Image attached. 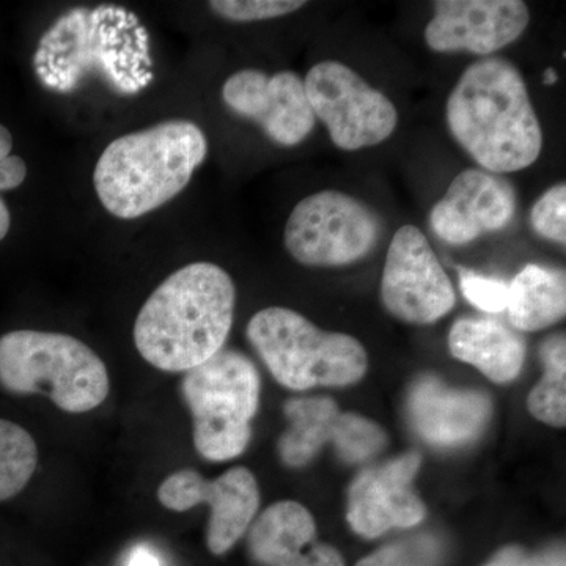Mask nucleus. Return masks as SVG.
Returning <instances> with one entry per match:
<instances>
[{
	"label": "nucleus",
	"mask_w": 566,
	"mask_h": 566,
	"mask_svg": "<svg viewBox=\"0 0 566 566\" xmlns=\"http://www.w3.org/2000/svg\"><path fill=\"white\" fill-rule=\"evenodd\" d=\"M237 289L218 264L175 271L142 305L134 345L142 359L167 374H186L223 349L233 326Z\"/></svg>",
	"instance_id": "obj_1"
},
{
	"label": "nucleus",
	"mask_w": 566,
	"mask_h": 566,
	"mask_svg": "<svg viewBox=\"0 0 566 566\" xmlns=\"http://www.w3.org/2000/svg\"><path fill=\"white\" fill-rule=\"evenodd\" d=\"M446 122L485 172H520L542 155V126L526 82L505 59L483 57L463 71L447 99Z\"/></svg>",
	"instance_id": "obj_2"
},
{
	"label": "nucleus",
	"mask_w": 566,
	"mask_h": 566,
	"mask_svg": "<svg viewBox=\"0 0 566 566\" xmlns=\"http://www.w3.org/2000/svg\"><path fill=\"white\" fill-rule=\"evenodd\" d=\"M207 155V136L196 123L161 122L111 142L93 186L106 211L132 221L175 199Z\"/></svg>",
	"instance_id": "obj_3"
},
{
	"label": "nucleus",
	"mask_w": 566,
	"mask_h": 566,
	"mask_svg": "<svg viewBox=\"0 0 566 566\" xmlns=\"http://www.w3.org/2000/svg\"><path fill=\"white\" fill-rule=\"evenodd\" d=\"M120 7L70 11L48 31L35 54L36 73L52 91L71 92L87 73L102 74L115 92L133 95L153 81L148 39Z\"/></svg>",
	"instance_id": "obj_4"
},
{
	"label": "nucleus",
	"mask_w": 566,
	"mask_h": 566,
	"mask_svg": "<svg viewBox=\"0 0 566 566\" xmlns=\"http://www.w3.org/2000/svg\"><path fill=\"white\" fill-rule=\"evenodd\" d=\"M106 364L76 337L14 329L0 335V392L43 395L69 415H85L109 395Z\"/></svg>",
	"instance_id": "obj_5"
},
{
	"label": "nucleus",
	"mask_w": 566,
	"mask_h": 566,
	"mask_svg": "<svg viewBox=\"0 0 566 566\" xmlns=\"http://www.w3.org/2000/svg\"><path fill=\"white\" fill-rule=\"evenodd\" d=\"M245 335L275 381L286 389L352 386L367 374L368 356L359 340L318 329L292 308L256 312Z\"/></svg>",
	"instance_id": "obj_6"
},
{
	"label": "nucleus",
	"mask_w": 566,
	"mask_h": 566,
	"mask_svg": "<svg viewBox=\"0 0 566 566\" xmlns=\"http://www.w3.org/2000/svg\"><path fill=\"white\" fill-rule=\"evenodd\" d=\"M262 379L243 353L221 349L186 371L180 392L192 417V439L199 455L212 463L243 455L252 438Z\"/></svg>",
	"instance_id": "obj_7"
},
{
	"label": "nucleus",
	"mask_w": 566,
	"mask_h": 566,
	"mask_svg": "<svg viewBox=\"0 0 566 566\" xmlns=\"http://www.w3.org/2000/svg\"><path fill=\"white\" fill-rule=\"evenodd\" d=\"M381 221L349 193H312L293 208L283 243L304 266H346L365 259L379 241Z\"/></svg>",
	"instance_id": "obj_8"
},
{
	"label": "nucleus",
	"mask_w": 566,
	"mask_h": 566,
	"mask_svg": "<svg viewBox=\"0 0 566 566\" xmlns=\"http://www.w3.org/2000/svg\"><path fill=\"white\" fill-rule=\"evenodd\" d=\"M304 85L315 118L326 125L331 140L340 150L375 147L397 129L395 104L345 63H316Z\"/></svg>",
	"instance_id": "obj_9"
},
{
	"label": "nucleus",
	"mask_w": 566,
	"mask_h": 566,
	"mask_svg": "<svg viewBox=\"0 0 566 566\" xmlns=\"http://www.w3.org/2000/svg\"><path fill=\"white\" fill-rule=\"evenodd\" d=\"M289 430L279 439V457L289 468L311 463L333 444L348 464L364 463L386 447L385 430L367 417L342 412L329 397L292 398L283 405Z\"/></svg>",
	"instance_id": "obj_10"
},
{
	"label": "nucleus",
	"mask_w": 566,
	"mask_h": 566,
	"mask_svg": "<svg viewBox=\"0 0 566 566\" xmlns=\"http://www.w3.org/2000/svg\"><path fill=\"white\" fill-rule=\"evenodd\" d=\"M389 314L411 324H431L452 312L457 293L427 237L415 226L394 234L381 279Z\"/></svg>",
	"instance_id": "obj_11"
},
{
	"label": "nucleus",
	"mask_w": 566,
	"mask_h": 566,
	"mask_svg": "<svg viewBox=\"0 0 566 566\" xmlns=\"http://www.w3.org/2000/svg\"><path fill=\"white\" fill-rule=\"evenodd\" d=\"M158 501L172 512L210 505L207 546L214 556H223L252 526L260 509V490L255 475L243 465L223 472L216 480L203 479L193 469H182L159 485Z\"/></svg>",
	"instance_id": "obj_12"
},
{
	"label": "nucleus",
	"mask_w": 566,
	"mask_h": 566,
	"mask_svg": "<svg viewBox=\"0 0 566 566\" xmlns=\"http://www.w3.org/2000/svg\"><path fill=\"white\" fill-rule=\"evenodd\" d=\"M222 99L233 114L255 122L282 147H296L316 125L304 81L293 71L273 76L259 70L237 71L223 84Z\"/></svg>",
	"instance_id": "obj_13"
},
{
	"label": "nucleus",
	"mask_w": 566,
	"mask_h": 566,
	"mask_svg": "<svg viewBox=\"0 0 566 566\" xmlns=\"http://www.w3.org/2000/svg\"><path fill=\"white\" fill-rule=\"evenodd\" d=\"M433 10L424 41L434 52L490 57L515 43L531 22V11L521 0H438Z\"/></svg>",
	"instance_id": "obj_14"
},
{
	"label": "nucleus",
	"mask_w": 566,
	"mask_h": 566,
	"mask_svg": "<svg viewBox=\"0 0 566 566\" xmlns=\"http://www.w3.org/2000/svg\"><path fill=\"white\" fill-rule=\"evenodd\" d=\"M422 457L411 452L365 469L348 491L349 526L365 538H378L392 528L422 523L427 510L412 490Z\"/></svg>",
	"instance_id": "obj_15"
},
{
	"label": "nucleus",
	"mask_w": 566,
	"mask_h": 566,
	"mask_svg": "<svg viewBox=\"0 0 566 566\" xmlns=\"http://www.w3.org/2000/svg\"><path fill=\"white\" fill-rule=\"evenodd\" d=\"M516 193L499 175L465 169L430 212V227L446 243L464 245L504 230L515 218Z\"/></svg>",
	"instance_id": "obj_16"
},
{
	"label": "nucleus",
	"mask_w": 566,
	"mask_h": 566,
	"mask_svg": "<svg viewBox=\"0 0 566 566\" xmlns=\"http://www.w3.org/2000/svg\"><path fill=\"white\" fill-rule=\"evenodd\" d=\"M249 553L262 566H345L337 549L316 539L312 513L294 501L268 506L249 527Z\"/></svg>",
	"instance_id": "obj_17"
},
{
	"label": "nucleus",
	"mask_w": 566,
	"mask_h": 566,
	"mask_svg": "<svg viewBox=\"0 0 566 566\" xmlns=\"http://www.w3.org/2000/svg\"><path fill=\"white\" fill-rule=\"evenodd\" d=\"M408 416L423 441L438 447L460 446L485 430L491 401L485 394L450 389L427 376L409 392Z\"/></svg>",
	"instance_id": "obj_18"
},
{
	"label": "nucleus",
	"mask_w": 566,
	"mask_h": 566,
	"mask_svg": "<svg viewBox=\"0 0 566 566\" xmlns=\"http://www.w3.org/2000/svg\"><path fill=\"white\" fill-rule=\"evenodd\" d=\"M449 348L458 360L474 365L499 385L513 381L526 359L523 338L491 318L458 319L450 329Z\"/></svg>",
	"instance_id": "obj_19"
},
{
	"label": "nucleus",
	"mask_w": 566,
	"mask_h": 566,
	"mask_svg": "<svg viewBox=\"0 0 566 566\" xmlns=\"http://www.w3.org/2000/svg\"><path fill=\"white\" fill-rule=\"evenodd\" d=\"M509 319L523 333L546 329L566 314V279L564 271L539 264H527L509 283Z\"/></svg>",
	"instance_id": "obj_20"
},
{
	"label": "nucleus",
	"mask_w": 566,
	"mask_h": 566,
	"mask_svg": "<svg viewBox=\"0 0 566 566\" xmlns=\"http://www.w3.org/2000/svg\"><path fill=\"white\" fill-rule=\"evenodd\" d=\"M39 468V444L28 428L0 416V505L20 497Z\"/></svg>",
	"instance_id": "obj_21"
},
{
	"label": "nucleus",
	"mask_w": 566,
	"mask_h": 566,
	"mask_svg": "<svg viewBox=\"0 0 566 566\" xmlns=\"http://www.w3.org/2000/svg\"><path fill=\"white\" fill-rule=\"evenodd\" d=\"M545 375L528 394V411L539 422L564 428L566 423L565 335H553L542 346Z\"/></svg>",
	"instance_id": "obj_22"
},
{
	"label": "nucleus",
	"mask_w": 566,
	"mask_h": 566,
	"mask_svg": "<svg viewBox=\"0 0 566 566\" xmlns=\"http://www.w3.org/2000/svg\"><path fill=\"white\" fill-rule=\"evenodd\" d=\"M441 546L433 536H415L381 547L356 566H438Z\"/></svg>",
	"instance_id": "obj_23"
},
{
	"label": "nucleus",
	"mask_w": 566,
	"mask_h": 566,
	"mask_svg": "<svg viewBox=\"0 0 566 566\" xmlns=\"http://www.w3.org/2000/svg\"><path fill=\"white\" fill-rule=\"evenodd\" d=\"M210 9L223 20L255 22L285 17L307 6L304 0H212Z\"/></svg>",
	"instance_id": "obj_24"
},
{
	"label": "nucleus",
	"mask_w": 566,
	"mask_h": 566,
	"mask_svg": "<svg viewBox=\"0 0 566 566\" xmlns=\"http://www.w3.org/2000/svg\"><path fill=\"white\" fill-rule=\"evenodd\" d=\"M536 233L553 243L566 244V185L557 182L543 193L531 212Z\"/></svg>",
	"instance_id": "obj_25"
},
{
	"label": "nucleus",
	"mask_w": 566,
	"mask_h": 566,
	"mask_svg": "<svg viewBox=\"0 0 566 566\" xmlns=\"http://www.w3.org/2000/svg\"><path fill=\"white\" fill-rule=\"evenodd\" d=\"M460 289L465 300L486 314H501L509 304V283L460 268Z\"/></svg>",
	"instance_id": "obj_26"
},
{
	"label": "nucleus",
	"mask_w": 566,
	"mask_h": 566,
	"mask_svg": "<svg viewBox=\"0 0 566 566\" xmlns=\"http://www.w3.org/2000/svg\"><path fill=\"white\" fill-rule=\"evenodd\" d=\"M11 148H13V137H11L9 128L0 125V163L9 158ZM10 226L11 214L9 208H7L6 202H3L2 197H0V241L10 232Z\"/></svg>",
	"instance_id": "obj_27"
},
{
	"label": "nucleus",
	"mask_w": 566,
	"mask_h": 566,
	"mask_svg": "<svg viewBox=\"0 0 566 566\" xmlns=\"http://www.w3.org/2000/svg\"><path fill=\"white\" fill-rule=\"evenodd\" d=\"M524 560L526 557H524L523 551L520 547L510 546L495 554L485 566H523Z\"/></svg>",
	"instance_id": "obj_28"
},
{
	"label": "nucleus",
	"mask_w": 566,
	"mask_h": 566,
	"mask_svg": "<svg viewBox=\"0 0 566 566\" xmlns=\"http://www.w3.org/2000/svg\"><path fill=\"white\" fill-rule=\"evenodd\" d=\"M523 566H566L564 549L546 551L534 558L524 560Z\"/></svg>",
	"instance_id": "obj_29"
},
{
	"label": "nucleus",
	"mask_w": 566,
	"mask_h": 566,
	"mask_svg": "<svg viewBox=\"0 0 566 566\" xmlns=\"http://www.w3.org/2000/svg\"><path fill=\"white\" fill-rule=\"evenodd\" d=\"M128 566H161V562L148 547L140 546L133 551Z\"/></svg>",
	"instance_id": "obj_30"
},
{
	"label": "nucleus",
	"mask_w": 566,
	"mask_h": 566,
	"mask_svg": "<svg viewBox=\"0 0 566 566\" xmlns=\"http://www.w3.org/2000/svg\"><path fill=\"white\" fill-rule=\"evenodd\" d=\"M558 80L556 70L554 69H547L545 71V74H543V82H545L546 85H554L556 84Z\"/></svg>",
	"instance_id": "obj_31"
}]
</instances>
